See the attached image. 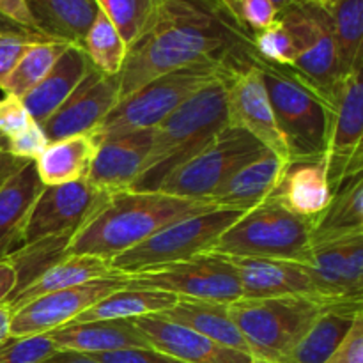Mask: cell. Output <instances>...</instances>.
<instances>
[{
  "label": "cell",
  "instance_id": "1",
  "mask_svg": "<svg viewBox=\"0 0 363 363\" xmlns=\"http://www.w3.org/2000/svg\"><path fill=\"white\" fill-rule=\"evenodd\" d=\"M254 55L252 38L233 21L191 0H163L151 28L128 48L119 73L121 99L183 67L241 64Z\"/></svg>",
  "mask_w": 363,
  "mask_h": 363
},
{
  "label": "cell",
  "instance_id": "2",
  "mask_svg": "<svg viewBox=\"0 0 363 363\" xmlns=\"http://www.w3.org/2000/svg\"><path fill=\"white\" fill-rule=\"evenodd\" d=\"M209 208H213L209 201H191L163 191H121L73 234L66 254L110 261L172 222Z\"/></svg>",
  "mask_w": 363,
  "mask_h": 363
},
{
  "label": "cell",
  "instance_id": "3",
  "mask_svg": "<svg viewBox=\"0 0 363 363\" xmlns=\"http://www.w3.org/2000/svg\"><path fill=\"white\" fill-rule=\"evenodd\" d=\"M227 78L201 89L152 128L151 147L131 190L158 191L170 174L229 126Z\"/></svg>",
  "mask_w": 363,
  "mask_h": 363
},
{
  "label": "cell",
  "instance_id": "4",
  "mask_svg": "<svg viewBox=\"0 0 363 363\" xmlns=\"http://www.w3.org/2000/svg\"><path fill=\"white\" fill-rule=\"evenodd\" d=\"M236 66L240 64L206 62L155 78L119 99L108 116L91 131L92 138L101 142L133 131L152 130L201 89L229 77Z\"/></svg>",
  "mask_w": 363,
  "mask_h": 363
},
{
  "label": "cell",
  "instance_id": "5",
  "mask_svg": "<svg viewBox=\"0 0 363 363\" xmlns=\"http://www.w3.org/2000/svg\"><path fill=\"white\" fill-rule=\"evenodd\" d=\"M335 300L314 294L240 298L227 305L230 319L247 340L254 360L279 363L308 326Z\"/></svg>",
  "mask_w": 363,
  "mask_h": 363
},
{
  "label": "cell",
  "instance_id": "6",
  "mask_svg": "<svg viewBox=\"0 0 363 363\" xmlns=\"http://www.w3.org/2000/svg\"><path fill=\"white\" fill-rule=\"evenodd\" d=\"M255 64L268 91L273 116L289 151L291 163L321 160L328 138V103L323 101L321 96L291 67L266 62L257 53Z\"/></svg>",
  "mask_w": 363,
  "mask_h": 363
},
{
  "label": "cell",
  "instance_id": "7",
  "mask_svg": "<svg viewBox=\"0 0 363 363\" xmlns=\"http://www.w3.org/2000/svg\"><path fill=\"white\" fill-rule=\"evenodd\" d=\"M311 220L294 215L275 197H269L234 222L209 252L300 262L311 248Z\"/></svg>",
  "mask_w": 363,
  "mask_h": 363
},
{
  "label": "cell",
  "instance_id": "8",
  "mask_svg": "<svg viewBox=\"0 0 363 363\" xmlns=\"http://www.w3.org/2000/svg\"><path fill=\"white\" fill-rule=\"evenodd\" d=\"M245 213L241 209L213 206L197 215L177 220L137 247L110 259V268L116 273L133 275L208 254L218 238Z\"/></svg>",
  "mask_w": 363,
  "mask_h": 363
},
{
  "label": "cell",
  "instance_id": "9",
  "mask_svg": "<svg viewBox=\"0 0 363 363\" xmlns=\"http://www.w3.org/2000/svg\"><path fill=\"white\" fill-rule=\"evenodd\" d=\"M264 151L247 131L227 126L199 155L170 174L158 191L191 201H209L238 169Z\"/></svg>",
  "mask_w": 363,
  "mask_h": 363
},
{
  "label": "cell",
  "instance_id": "10",
  "mask_svg": "<svg viewBox=\"0 0 363 363\" xmlns=\"http://www.w3.org/2000/svg\"><path fill=\"white\" fill-rule=\"evenodd\" d=\"M126 277V287L163 291L179 300L229 305L241 298L240 279L234 266L227 257L211 252Z\"/></svg>",
  "mask_w": 363,
  "mask_h": 363
},
{
  "label": "cell",
  "instance_id": "11",
  "mask_svg": "<svg viewBox=\"0 0 363 363\" xmlns=\"http://www.w3.org/2000/svg\"><path fill=\"white\" fill-rule=\"evenodd\" d=\"M363 84L362 67L340 80L332 106L326 149L323 160L328 169L332 194L346 177L362 172Z\"/></svg>",
  "mask_w": 363,
  "mask_h": 363
},
{
  "label": "cell",
  "instance_id": "12",
  "mask_svg": "<svg viewBox=\"0 0 363 363\" xmlns=\"http://www.w3.org/2000/svg\"><path fill=\"white\" fill-rule=\"evenodd\" d=\"M126 275L113 273L105 279L91 280V282L80 284V286L34 298L13 311L11 337L21 339V337L48 335L53 330L73 321L77 315L92 307L101 298L126 287Z\"/></svg>",
  "mask_w": 363,
  "mask_h": 363
},
{
  "label": "cell",
  "instance_id": "13",
  "mask_svg": "<svg viewBox=\"0 0 363 363\" xmlns=\"http://www.w3.org/2000/svg\"><path fill=\"white\" fill-rule=\"evenodd\" d=\"M108 199V195L96 191L85 177L57 186H43L25 222L21 245L74 234Z\"/></svg>",
  "mask_w": 363,
  "mask_h": 363
},
{
  "label": "cell",
  "instance_id": "14",
  "mask_svg": "<svg viewBox=\"0 0 363 363\" xmlns=\"http://www.w3.org/2000/svg\"><path fill=\"white\" fill-rule=\"evenodd\" d=\"M227 117L229 126L247 131L266 151L291 163L289 151L273 116L268 91L255 64V55L234 67L227 78Z\"/></svg>",
  "mask_w": 363,
  "mask_h": 363
},
{
  "label": "cell",
  "instance_id": "15",
  "mask_svg": "<svg viewBox=\"0 0 363 363\" xmlns=\"http://www.w3.org/2000/svg\"><path fill=\"white\" fill-rule=\"evenodd\" d=\"M300 262L318 296L335 301H362L363 236L312 245Z\"/></svg>",
  "mask_w": 363,
  "mask_h": 363
},
{
  "label": "cell",
  "instance_id": "16",
  "mask_svg": "<svg viewBox=\"0 0 363 363\" xmlns=\"http://www.w3.org/2000/svg\"><path fill=\"white\" fill-rule=\"evenodd\" d=\"M121 99L119 74L99 73L91 66L69 98L39 126L50 142L91 133Z\"/></svg>",
  "mask_w": 363,
  "mask_h": 363
},
{
  "label": "cell",
  "instance_id": "17",
  "mask_svg": "<svg viewBox=\"0 0 363 363\" xmlns=\"http://www.w3.org/2000/svg\"><path fill=\"white\" fill-rule=\"evenodd\" d=\"M152 130L133 131L98 142L85 181L108 197L131 190L151 147Z\"/></svg>",
  "mask_w": 363,
  "mask_h": 363
},
{
  "label": "cell",
  "instance_id": "18",
  "mask_svg": "<svg viewBox=\"0 0 363 363\" xmlns=\"http://www.w3.org/2000/svg\"><path fill=\"white\" fill-rule=\"evenodd\" d=\"M133 323L152 350L174 360L183 363H259L250 354L220 346L188 326L156 314L137 318Z\"/></svg>",
  "mask_w": 363,
  "mask_h": 363
},
{
  "label": "cell",
  "instance_id": "19",
  "mask_svg": "<svg viewBox=\"0 0 363 363\" xmlns=\"http://www.w3.org/2000/svg\"><path fill=\"white\" fill-rule=\"evenodd\" d=\"M234 266L240 279L241 298H275L293 294H314L308 273L298 261L266 257L223 255Z\"/></svg>",
  "mask_w": 363,
  "mask_h": 363
},
{
  "label": "cell",
  "instance_id": "20",
  "mask_svg": "<svg viewBox=\"0 0 363 363\" xmlns=\"http://www.w3.org/2000/svg\"><path fill=\"white\" fill-rule=\"evenodd\" d=\"M289 162L273 152L264 151L238 169L215 194L211 204L218 208H233L250 211L268 201L279 188Z\"/></svg>",
  "mask_w": 363,
  "mask_h": 363
},
{
  "label": "cell",
  "instance_id": "21",
  "mask_svg": "<svg viewBox=\"0 0 363 363\" xmlns=\"http://www.w3.org/2000/svg\"><path fill=\"white\" fill-rule=\"evenodd\" d=\"M57 350H69L84 354L112 353L130 347H151L133 319L124 321L67 323L48 333Z\"/></svg>",
  "mask_w": 363,
  "mask_h": 363
},
{
  "label": "cell",
  "instance_id": "22",
  "mask_svg": "<svg viewBox=\"0 0 363 363\" xmlns=\"http://www.w3.org/2000/svg\"><path fill=\"white\" fill-rule=\"evenodd\" d=\"M362 312V301H339L326 308L279 363H325Z\"/></svg>",
  "mask_w": 363,
  "mask_h": 363
},
{
  "label": "cell",
  "instance_id": "23",
  "mask_svg": "<svg viewBox=\"0 0 363 363\" xmlns=\"http://www.w3.org/2000/svg\"><path fill=\"white\" fill-rule=\"evenodd\" d=\"M272 197H275L294 215L314 222L332 199V186L325 160L289 163Z\"/></svg>",
  "mask_w": 363,
  "mask_h": 363
},
{
  "label": "cell",
  "instance_id": "24",
  "mask_svg": "<svg viewBox=\"0 0 363 363\" xmlns=\"http://www.w3.org/2000/svg\"><path fill=\"white\" fill-rule=\"evenodd\" d=\"M91 66L92 64L89 62V57L85 55L82 46H67L46 77L21 98L32 121L41 124L48 119L69 98Z\"/></svg>",
  "mask_w": 363,
  "mask_h": 363
},
{
  "label": "cell",
  "instance_id": "25",
  "mask_svg": "<svg viewBox=\"0 0 363 363\" xmlns=\"http://www.w3.org/2000/svg\"><path fill=\"white\" fill-rule=\"evenodd\" d=\"M34 27L43 38L82 46L99 7L94 0H27Z\"/></svg>",
  "mask_w": 363,
  "mask_h": 363
},
{
  "label": "cell",
  "instance_id": "26",
  "mask_svg": "<svg viewBox=\"0 0 363 363\" xmlns=\"http://www.w3.org/2000/svg\"><path fill=\"white\" fill-rule=\"evenodd\" d=\"M357 236H363L362 172L346 177L333 190L326 209L312 222L311 247Z\"/></svg>",
  "mask_w": 363,
  "mask_h": 363
},
{
  "label": "cell",
  "instance_id": "27",
  "mask_svg": "<svg viewBox=\"0 0 363 363\" xmlns=\"http://www.w3.org/2000/svg\"><path fill=\"white\" fill-rule=\"evenodd\" d=\"M41 188L34 162H27L0 184V261L21 243L25 222Z\"/></svg>",
  "mask_w": 363,
  "mask_h": 363
},
{
  "label": "cell",
  "instance_id": "28",
  "mask_svg": "<svg viewBox=\"0 0 363 363\" xmlns=\"http://www.w3.org/2000/svg\"><path fill=\"white\" fill-rule=\"evenodd\" d=\"M113 273L116 272L110 268V262L105 259L94 257V255L66 254L62 259L53 262L50 268H46L41 275L35 277L32 282L21 287L14 296L9 298L6 305L11 311H14V308L21 307L34 298L43 296V294L80 286V284L91 282V280L105 279Z\"/></svg>",
  "mask_w": 363,
  "mask_h": 363
},
{
  "label": "cell",
  "instance_id": "29",
  "mask_svg": "<svg viewBox=\"0 0 363 363\" xmlns=\"http://www.w3.org/2000/svg\"><path fill=\"white\" fill-rule=\"evenodd\" d=\"M163 319L177 323L191 328L194 332L208 337L213 342L220 344L229 350L240 351V353L250 354L247 340L241 335L240 328L230 319L225 303H213V301H197V300H177L169 311L156 314ZM254 358V357H252Z\"/></svg>",
  "mask_w": 363,
  "mask_h": 363
},
{
  "label": "cell",
  "instance_id": "30",
  "mask_svg": "<svg viewBox=\"0 0 363 363\" xmlns=\"http://www.w3.org/2000/svg\"><path fill=\"white\" fill-rule=\"evenodd\" d=\"M98 149V142L91 133L74 135L62 140L50 142L34 162L35 172L43 186L73 183L84 179Z\"/></svg>",
  "mask_w": 363,
  "mask_h": 363
},
{
  "label": "cell",
  "instance_id": "31",
  "mask_svg": "<svg viewBox=\"0 0 363 363\" xmlns=\"http://www.w3.org/2000/svg\"><path fill=\"white\" fill-rule=\"evenodd\" d=\"M179 298L174 294L155 289H123L113 291L108 296L96 301L92 307L82 312L71 323H91V321H124V319H137L144 315L162 314L177 303Z\"/></svg>",
  "mask_w": 363,
  "mask_h": 363
},
{
  "label": "cell",
  "instance_id": "32",
  "mask_svg": "<svg viewBox=\"0 0 363 363\" xmlns=\"http://www.w3.org/2000/svg\"><path fill=\"white\" fill-rule=\"evenodd\" d=\"M340 77L362 67L363 0H340L330 11Z\"/></svg>",
  "mask_w": 363,
  "mask_h": 363
},
{
  "label": "cell",
  "instance_id": "33",
  "mask_svg": "<svg viewBox=\"0 0 363 363\" xmlns=\"http://www.w3.org/2000/svg\"><path fill=\"white\" fill-rule=\"evenodd\" d=\"M67 46L69 45H66V43L50 41V39L32 43L27 52L18 60L9 77L6 78L0 91L23 98L30 89H34L46 77L53 64L66 52Z\"/></svg>",
  "mask_w": 363,
  "mask_h": 363
},
{
  "label": "cell",
  "instance_id": "34",
  "mask_svg": "<svg viewBox=\"0 0 363 363\" xmlns=\"http://www.w3.org/2000/svg\"><path fill=\"white\" fill-rule=\"evenodd\" d=\"M82 48L89 57L92 67L108 77L121 73L128 55V45L101 11L96 14V20L92 21L85 35Z\"/></svg>",
  "mask_w": 363,
  "mask_h": 363
},
{
  "label": "cell",
  "instance_id": "35",
  "mask_svg": "<svg viewBox=\"0 0 363 363\" xmlns=\"http://www.w3.org/2000/svg\"><path fill=\"white\" fill-rule=\"evenodd\" d=\"M130 48L155 23L163 0H94Z\"/></svg>",
  "mask_w": 363,
  "mask_h": 363
},
{
  "label": "cell",
  "instance_id": "36",
  "mask_svg": "<svg viewBox=\"0 0 363 363\" xmlns=\"http://www.w3.org/2000/svg\"><path fill=\"white\" fill-rule=\"evenodd\" d=\"M57 350L48 335H34L0 344V363H38Z\"/></svg>",
  "mask_w": 363,
  "mask_h": 363
},
{
  "label": "cell",
  "instance_id": "37",
  "mask_svg": "<svg viewBox=\"0 0 363 363\" xmlns=\"http://www.w3.org/2000/svg\"><path fill=\"white\" fill-rule=\"evenodd\" d=\"M48 144L50 140L43 128L35 121H30L27 128H23L20 133L7 138L6 151L14 158L23 160V162H35L43 155V151L48 147Z\"/></svg>",
  "mask_w": 363,
  "mask_h": 363
},
{
  "label": "cell",
  "instance_id": "38",
  "mask_svg": "<svg viewBox=\"0 0 363 363\" xmlns=\"http://www.w3.org/2000/svg\"><path fill=\"white\" fill-rule=\"evenodd\" d=\"M277 16L279 13L269 0H238V20L250 35L268 28Z\"/></svg>",
  "mask_w": 363,
  "mask_h": 363
},
{
  "label": "cell",
  "instance_id": "39",
  "mask_svg": "<svg viewBox=\"0 0 363 363\" xmlns=\"http://www.w3.org/2000/svg\"><path fill=\"white\" fill-rule=\"evenodd\" d=\"M41 35L30 34H4L0 32V89L4 82L14 69L18 60L21 59L28 46L35 41H41Z\"/></svg>",
  "mask_w": 363,
  "mask_h": 363
},
{
  "label": "cell",
  "instance_id": "40",
  "mask_svg": "<svg viewBox=\"0 0 363 363\" xmlns=\"http://www.w3.org/2000/svg\"><path fill=\"white\" fill-rule=\"evenodd\" d=\"M30 121L32 117L23 99L13 94H6L0 99V133L4 137L11 138L18 135Z\"/></svg>",
  "mask_w": 363,
  "mask_h": 363
},
{
  "label": "cell",
  "instance_id": "41",
  "mask_svg": "<svg viewBox=\"0 0 363 363\" xmlns=\"http://www.w3.org/2000/svg\"><path fill=\"white\" fill-rule=\"evenodd\" d=\"M89 357L94 358L98 363H183L152 350V347H130V350L89 354Z\"/></svg>",
  "mask_w": 363,
  "mask_h": 363
},
{
  "label": "cell",
  "instance_id": "42",
  "mask_svg": "<svg viewBox=\"0 0 363 363\" xmlns=\"http://www.w3.org/2000/svg\"><path fill=\"white\" fill-rule=\"evenodd\" d=\"M325 363H363V314L354 319L347 335Z\"/></svg>",
  "mask_w": 363,
  "mask_h": 363
},
{
  "label": "cell",
  "instance_id": "43",
  "mask_svg": "<svg viewBox=\"0 0 363 363\" xmlns=\"http://www.w3.org/2000/svg\"><path fill=\"white\" fill-rule=\"evenodd\" d=\"M0 14H4L6 18H9L11 21L18 23L20 27L27 28L32 34H39L34 27V21H32L30 11H28L27 0H0Z\"/></svg>",
  "mask_w": 363,
  "mask_h": 363
},
{
  "label": "cell",
  "instance_id": "44",
  "mask_svg": "<svg viewBox=\"0 0 363 363\" xmlns=\"http://www.w3.org/2000/svg\"><path fill=\"white\" fill-rule=\"evenodd\" d=\"M191 2L199 4V6L206 7V9L213 11V13L220 14L225 20L233 21L234 25H238L240 28H243L240 25V20H238V0H191ZM245 30V28H243ZM247 32V30H245ZM248 34V32H247ZM250 35V34H248ZM252 38V35H250Z\"/></svg>",
  "mask_w": 363,
  "mask_h": 363
},
{
  "label": "cell",
  "instance_id": "45",
  "mask_svg": "<svg viewBox=\"0 0 363 363\" xmlns=\"http://www.w3.org/2000/svg\"><path fill=\"white\" fill-rule=\"evenodd\" d=\"M16 289V272L7 259L0 261V305H6Z\"/></svg>",
  "mask_w": 363,
  "mask_h": 363
},
{
  "label": "cell",
  "instance_id": "46",
  "mask_svg": "<svg viewBox=\"0 0 363 363\" xmlns=\"http://www.w3.org/2000/svg\"><path fill=\"white\" fill-rule=\"evenodd\" d=\"M38 363H98L92 357L69 350H55Z\"/></svg>",
  "mask_w": 363,
  "mask_h": 363
},
{
  "label": "cell",
  "instance_id": "47",
  "mask_svg": "<svg viewBox=\"0 0 363 363\" xmlns=\"http://www.w3.org/2000/svg\"><path fill=\"white\" fill-rule=\"evenodd\" d=\"M25 163L27 162L11 156L6 149H0V184H2L7 177L13 176L14 172H18Z\"/></svg>",
  "mask_w": 363,
  "mask_h": 363
},
{
  "label": "cell",
  "instance_id": "48",
  "mask_svg": "<svg viewBox=\"0 0 363 363\" xmlns=\"http://www.w3.org/2000/svg\"><path fill=\"white\" fill-rule=\"evenodd\" d=\"M11 315L13 311L7 305H0V344L11 339Z\"/></svg>",
  "mask_w": 363,
  "mask_h": 363
},
{
  "label": "cell",
  "instance_id": "49",
  "mask_svg": "<svg viewBox=\"0 0 363 363\" xmlns=\"http://www.w3.org/2000/svg\"><path fill=\"white\" fill-rule=\"evenodd\" d=\"M0 32H4V34H30V35H38V34H32V32H28L27 28L20 27V25L14 23V21H11L9 18H6V16H4V14H0ZM41 38H43V35H41Z\"/></svg>",
  "mask_w": 363,
  "mask_h": 363
},
{
  "label": "cell",
  "instance_id": "50",
  "mask_svg": "<svg viewBox=\"0 0 363 363\" xmlns=\"http://www.w3.org/2000/svg\"><path fill=\"white\" fill-rule=\"evenodd\" d=\"M273 4V7L277 9V13H282V11L291 9V7L301 6V4H307L308 0H269Z\"/></svg>",
  "mask_w": 363,
  "mask_h": 363
},
{
  "label": "cell",
  "instance_id": "51",
  "mask_svg": "<svg viewBox=\"0 0 363 363\" xmlns=\"http://www.w3.org/2000/svg\"><path fill=\"white\" fill-rule=\"evenodd\" d=\"M308 2L314 4V6H318V7H321V9L328 11L330 13V11H332L333 7L340 2V0H308Z\"/></svg>",
  "mask_w": 363,
  "mask_h": 363
},
{
  "label": "cell",
  "instance_id": "52",
  "mask_svg": "<svg viewBox=\"0 0 363 363\" xmlns=\"http://www.w3.org/2000/svg\"><path fill=\"white\" fill-rule=\"evenodd\" d=\"M7 147V138L0 133V149H6Z\"/></svg>",
  "mask_w": 363,
  "mask_h": 363
},
{
  "label": "cell",
  "instance_id": "53",
  "mask_svg": "<svg viewBox=\"0 0 363 363\" xmlns=\"http://www.w3.org/2000/svg\"><path fill=\"white\" fill-rule=\"evenodd\" d=\"M259 363H262V362H259Z\"/></svg>",
  "mask_w": 363,
  "mask_h": 363
}]
</instances>
